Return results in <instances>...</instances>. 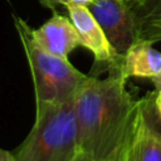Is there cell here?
Here are the masks:
<instances>
[{
    "mask_svg": "<svg viewBox=\"0 0 161 161\" xmlns=\"http://www.w3.org/2000/svg\"><path fill=\"white\" fill-rule=\"evenodd\" d=\"M126 82L122 70L88 75L74 96L78 148L97 161L121 158L137 125L138 99Z\"/></svg>",
    "mask_w": 161,
    "mask_h": 161,
    "instance_id": "6da1fadb",
    "label": "cell"
},
{
    "mask_svg": "<svg viewBox=\"0 0 161 161\" xmlns=\"http://www.w3.org/2000/svg\"><path fill=\"white\" fill-rule=\"evenodd\" d=\"M79 152L74 98L63 103L35 104L34 125L14 152L15 161H73Z\"/></svg>",
    "mask_w": 161,
    "mask_h": 161,
    "instance_id": "7a4b0ae2",
    "label": "cell"
},
{
    "mask_svg": "<svg viewBox=\"0 0 161 161\" xmlns=\"http://www.w3.org/2000/svg\"><path fill=\"white\" fill-rule=\"evenodd\" d=\"M14 24L29 63L35 104H55L73 99L88 75L72 65L68 58L57 57L42 49L33 39V29L24 19L14 15Z\"/></svg>",
    "mask_w": 161,
    "mask_h": 161,
    "instance_id": "3957f363",
    "label": "cell"
},
{
    "mask_svg": "<svg viewBox=\"0 0 161 161\" xmlns=\"http://www.w3.org/2000/svg\"><path fill=\"white\" fill-rule=\"evenodd\" d=\"M89 11L119 57L138 40L135 15L123 0H92Z\"/></svg>",
    "mask_w": 161,
    "mask_h": 161,
    "instance_id": "277c9868",
    "label": "cell"
},
{
    "mask_svg": "<svg viewBox=\"0 0 161 161\" xmlns=\"http://www.w3.org/2000/svg\"><path fill=\"white\" fill-rule=\"evenodd\" d=\"M65 8L70 21L77 30L80 45L87 48L93 54L96 63L107 64L111 72L122 70L123 58L114 52L88 6L69 3Z\"/></svg>",
    "mask_w": 161,
    "mask_h": 161,
    "instance_id": "5b68a950",
    "label": "cell"
},
{
    "mask_svg": "<svg viewBox=\"0 0 161 161\" xmlns=\"http://www.w3.org/2000/svg\"><path fill=\"white\" fill-rule=\"evenodd\" d=\"M31 35L42 49L62 58H68L69 53L80 45L79 36L70 19L60 14H54L42 26L33 29Z\"/></svg>",
    "mask_w": 161,
    "mask_h": 161,
    "instance_id": "8992f818",
    "label": "cell"
},
{
    "mask_svg": "<svg viewBox=\"0 0 161 161\" xmlns=\"http://www.w3.org/2000/svg\"><path fill=\"white\" fill-rule=\"evenodd\" d=\"M161 73V52L152 47L151 42L137 40L125 54L122 74L126 79L153 78Z\"/></svg>",
    "mask_w": 161,
    "mask_h": 161,
    "instance_id": "52a82bcc",
    "label": "cell"
},
{
    "mask_svg": "<svg viewBox=\"0 0 161 161\" xmlns=\"http://www.w3.org/2000/svg\"><path fill=\"white\" fill-rule=\"evenodd\" d=\"M123 161H161V140L146 127L140 114L125 150Z\"/></svg>",
    "mask_w": 161,
    "mask_h": 161,
    "instance_id": "ba28073f",
    "label": "cell"
},
{
    "mask_svg": "<svg viewBox=\"0 0 161 161\" xmlns=\"http://www.w3.org/2000/svg\"><path fill=\"white\" fill-rule=\"evenodd\" d=\"M133 15L138 40H147L152 44L161 42V5L143 13H133Z\"/></svg>",
    "mask_w": 161,
    "mask_h": 161,
    "instance_id": "9c48e42d",
    "label": "cell"
},
{
    "mask_svg": "<svg viewBox=\"0 0 161 161\" xmlns=\"http://www.w3.org/2000/svg\"><path fill=\"white\" fill-rule=\"evenodd\" d=\"M138 114L146 127L161 140V114L155 104V92L138 99Z\"/></svg>",
    "mask_w": 161,
    "mask_h": 161,
    "instance_id": "30bf717a",
    "label": "cell"
},
{
    "mask_svg": "<svg viewBox=\"0 0 161 161\" xmlns=\"http://www.w3.org/2000/svg\"><path fill=\"white\" fill-rule=\"evenodd\" d=\"M158 5H161V0H142L141 4H140L135 10H132V11H133L135 14H137V13H143V11H147V10L155 8V6H158Z\"/></svg>",
    "mask_w": 161,
    "mask_h": 161,
    "instance_id": "8fae6325",
    "label": "cell"
},
{
    "mask_svg": "<svg viewBox=\"0 0 161 161\" xmlns=\"http://www.w3.org/2000/svg\"><path fill=\"white\" fill-rule=\"evenodd\" d=\"M40 3L44 6H47L52 10H55L57 6H64L65 8L69 4V0H40Z\"/></svg>",
    "mask_w": 161,
    "mask_h": 161,
    "instance_id": "7c38bea8",
    "label": "cell"
},
{
    "mask_svg": "<svg viewBox=\"0 0 161 161\" xmlns=\"http://www.w3.org/2000/svg\"><path fill=\"white\" fill-rule=\"evenodd\" d=\"M122 158H123V156H122L121 158H118V160H111V161H121ZM73 161H97V160H94V158L91 157L89 155H87V153L79 151V152L75 155V157L73 158Z\"/></svg>",
    "mask_w": 161,
    "mask_h": 161,
    "instance_id": "4fadbf2b",
    "label": "cell"
},
{
    "mask_svg": "<svg viewBox=\"0 0 161 161\" xmlns=\"http://www.w3.org/2000/svg\"><path fill=\"white\" fill-rule=\"evenodd\" d=\"M0 161H15L14 153H11L4 148H0Z\"/></svg>",
    "mask_w": 161,
    "mask_h": 161,
    "instance_id": "5bb4252c",
    "label": "cell"
},
{
    "mask_svg": "<svg viewBox=\"0 0 161 161\" xmlns=\"http://www.w3.org/2000/svg\"><path fill=\"white\" fill-rule=\"evenodd\" d=\"M155 104H156L157 111H158L160 114H161V89H157V91L155 92Z\"/></svg>",
    "mask_w": 161,
    "mask_h": 161,
    "instance_id": "9a60e30c",
    "label": "cell"
},
{
    "mask_svg": "<svg viewBox=\"0 0 161 161\" xmlns=\"http://www.w3.org/2000/svg\"><path fill=\"white\" fill-rule=\"evenodd\" d=\"M151 80H152V83L155 84L156 91H157V89H161V73L157 74V75H155L153 78H151Z\"/></svg>",
    "mask_w": 161,
    "mask_h": 161,
    "instance_id": "2e32d148",
    "label": "cell"
},
{
    "mask_svg": "<svg viewBox=\"0 0 161 161\" xmlns=\"http://www.w3.org/2000/svg\"><path fill=\"white\" fill-rule=\"evenodd\" d=\"M130 8H131V10H135L140 4H141V1L142 0H123Z\"/></svg>",
    "mask_w": 161,
    "mask_h": 161,
    "instance_id": "e0dca14e",
    "label": "cell"
},
{
    "mask_svg": "<svg viewBox=\"0 0 161 161\" xmlns=\"http://www.w3.org/2000/svg\"><path fill=\"white\" fill-rule=\"evenodd\" d=\"M69 3H74V4H79V5H84V6H88L92 0H69Z\"/></svg>",
    "mask_w": 161,
    "mask_h": 161,
    "instance_id": "ac0fdd59",
    "label": "cell"
},
{
    "mask_svg": "<svg viewBox=\"0 0 161 161\" xmlns=\"http://www.w3.org/2000/svg\"><path fill=\"white\" fill-rule=\"evenodd\" d=\"M121 161H123V158H122V160H121Z\"/></svg>",
    "mask_w": 161,
    "mask_h": 161,
    "instance_id": "d6986e66",
    "label": "cell"
}]
</instances>
